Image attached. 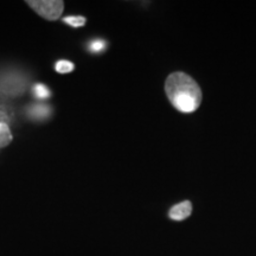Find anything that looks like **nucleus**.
<instances>
[{
  "label": "nucleus",
  "instance_id": "0eeeda50",
  "mask_svg": "<svg viewBox=\"0 0 256 256\" xmlns=\"http://www.w3.org/2000/svg\"><path fill=\"white\" fill-rule=\"evenodd\" d=\"M34 95L36 96L38 100H48L50 98L51 92L46 86L42 84V83H37L34 87Z\"/></svg>",
  "mask_w": 256,
  "mask_h": 256
},
{
  "label": "nucleus",
  "instance_id": "6e6552de",
  "mask_svg": "<svg viewBox=\"0 0 256 256\" xmlns=\"http://www.w3.org/2000/svg\"><path fill=\"white\" fill-rule=\"evenodd\" d=\"M63 22L72 28H81L86 24L87 19L82 17V16H69V17L64 18Z\"/></svg>",
  "mask_w": 256,
  "mask_h": 256
},
{
  "label": "nucleus",
  "instance_id": "423d86ee",
  "mask_svg": "<svg viewBox=\"0 0 256 256\" xmlns=\"http://www.w3.org/2000/svg\"><path fill=\"white\" fill-rule=\"evenodd\" d=\"M12 142V134L8 124H0V148L8 146Z\"/></svg>",
  "mask_w": 256,
  "mask_h": 256
},
{
  "label": "nucleus",
  "instance_id": "7ed1b4c3",
  "mask_svg": "<svg viewBox=\"0 0 256 256\" xmlns=\"http://www.w3.org/2000/svg\"><path fill=\"white\" fill-rule=\"evenodd\" d=\"M25 82L14 75H8L0 80V92L8 95H19L24 90Z\"/></svg>",
  "mask_w": 256,
  "mask_h": 256
},
{
  "label": "nucleus",
  "instance_id": "9d476101",
  "mask_svg": "<svg viewBox=\"0 0 256 256\" xmlns=\"http://www.w3.org/2000/svg\"><path fill=\"white\" fill-rule=\"evenodd\" d=\"M55 69L57 72L60 74H68V72H72L74 69H75V66L72 62H69V60H58V62L56 63L55 66Z\"/></svg>",
  "mask_w": 256,
  "mask_h": 256
},
{
  "label": "nucleus",
  "instance_id": "39448f33",
  "mask_svg": "<svg viewBox=\"0 0 256 256\" xmlns=\"http://www.w3.org/2000/svg\"><path fill=\"white\" fill-rule=\"evenodd\" d=\"M26 113L28 118L32 120H46L49 118L51 110L49 106L46 104H31L30 107L26 108Z\"/></svg>",
  "mask_w": 256,
  "mask_h": 256
},
{
  "label": "nucleus",
  "instance_id": "f257e3e1",
  "mask_svg": "<svg viewBox=\"0 0 256 256\" xmlns=\"http://www.w3.org/2000/svg\"><path fill=\"white\" fill-rule=\"evenodd\" d=\"M165 92L170 102L182 113H192L202 102L200 86L185 72L171 74L166 80Z\"/></svg>",
  "mask_w": 256,
  "mask_h": 256
},
{
  "label": "nucleus",
  "instance_id": "9b49d317",
  "mask_svg": "<svg viewBox=\"0 0 256 256\" xmlns=\"http://www.w3.org/2000/svg\"><path fill=\"white\" fill-rule=\"evenodd\" d=\"M104 49H106V42L101 40H92L90 46H89V50H90L92 52H101V51H104Z\"/></svg>",
  "mask_w": 256,
  "mask_h": 256
},
{
  "label": "nucleus",
  "instance_id": "1a4fd4ad",
  "mask_svg": "<svg viewBox=\"0 0 256 256\" xmlns=\"http://www.w3.org/2000/svg\"><path fill=\"white\" fill-rule=\"evenodd\" d=\"M12 119V110L2 102H0V124H8Z\"/></svg>",
  "mask_w": 256,
  "mask_h": 256
},
{
  "label": "nucleus",
  "instance_id": "20e7f679",
  "mask_svg": "<svg viewBox=\"0 0 256 256\" xmlns=\"http://www.w3.org/2000/svg\"><path fill=\"white\" fill-rule=\"evenodd\" d=\"M191 212H192L191 203L188 200H185L172 208V209L170 210L168 216L170 218L174 220H183L185 218H188V217L191 215Z\"/></svg>",
  "mask_w": 256,
  "mask_h": 256
},
{
  "label": "nucleus",
  "instance_id": "f03ea898",
  "mask_svg": "<svg viewBox=\"0 0 256 256\" xmlns=\"http://www.w3.org/2000/svg\"><path fill=\"white\" fill-rule=\"evenodd\" d=\"M26 4L46 20H57L64 10L62 0H28Z\"/></svg>",
  "mask_w": 256,
  "mask_h": 256
}]
</instances>
